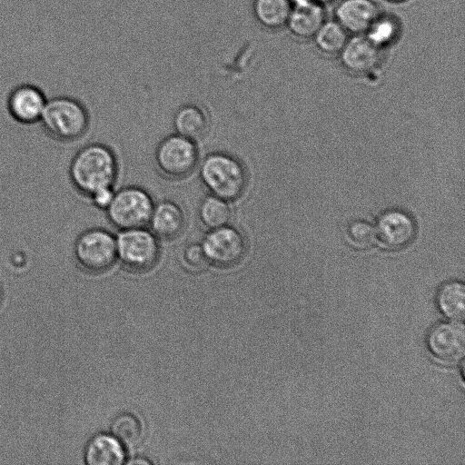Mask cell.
<instances>
[{
    "mask_svg": "<svg viewBox=\"0 0 465 465\" xmlns=\"http://www.w3.org/2000/svg\"><path fill=\"white\" fill-rule=\"evenodd\" d=\"M118 174V162L112 149L103 143H89L73 156L68 167L72 186L90 198L95 192L113 188Z\"/></svg>",
    "mask_w": 465,
    "mask_h": 465,
    "instance_id": "6da1fadb",
    "label": "cell"
},
{
    "mask_svg": "<svg viewBox=\"0 0 465 465\" xmlns=\"http://www.w3.org/2000/svg\"><path fill=\"white\" fill-rule=\"evenodd\" d=\"M39 124L52 140L69 143L82 139L90 125L85 105L75 97L58 94L47 99Z\"/></svg>",
    "mask_w": 465,
    "mask_h": 465,
    "instance_id": "7a4b0ae2",
    "label": "cell"
},
{
    "mask_svg": "<svg viewBox=\"0 0 465 465\" xmlns=\"http://www.w3.org/2000/svg\"><path fill=\"white\" fill-rule=\"evenodd\" d=\"M199 174L210 194L230 203L243 195L249 180L243 163L225 152L207 154L200 165Z\"/></svg>",
    "mask_w": 465,
    "mask_h": 465,
    "instance_id": "3957f363",
    "label": "cell"
},
{
    "mask_svg": "<svg viewBox=\"0 0 465 465\" xmlns=\"http://www.w3.org/2000/svg\"><path fill=\"white\" fill-rule=\"evenodd\" d=\"M153 206V198L145 189L131 185L114 192L105 212L109 222L123 231L146 227Z\"/></svg>",
    "mask_w": 465,
    "mask_h": 465,
    "instance_id": "277c9868",
    "label": "cell"
},
{
    "mask_svg": "<svg viewBox=\"0 0 465 465\" xmlns=\"http://www.w3.org/2000/svg\"><path fill=\"white\" fill-rule=\"evenodd\" d=\"M154 163L166 179L179 181L189 177L199 163L196 142L176 133L164 137L156 146Z\"/></svg>",
    "mask_w": 465,
    "mask_h": 465,
    "instance_id": "5b68a950",
    "label": "cell"
},
{
    "mask_svg": "<svg viewBox=\"0 0 465 465\" xmlns=\"http://www.w3.org/2000/svg\"><path fill=\"white\" fill-rule=\"evenodd\" d=\"M73 253L79 266L85 271L104 272L117 259L116 238L104 228H89L75 238Z\"/></svg>",
    "mask_w": 465,
    "mask_h": 465,
    "instance_id": "8992f818",
    "label": "cell"
},
{
    "mask_svg": "<svg viewBox=\"0 0 465 465\" xmlns=\"http://www.w3.org/2000/svg\"><path fill=\"white\" fill-rule=\"evenodd\" d=\"M116 238V254L122 263L135 272L155 265L160 255L158 238L143 228L123 230Z\"/></svg>",
    "mask_w": 465,
    "mask_h": 465,
    "instance_id": "52a82bcc",
    "label": "cell"
},
{
    "mask_svg": "<svg viewBox=\"0 0 465 465\" xmlns=\"http://www.w3.org/2000/svg\"><path fill=\"white\" fill-rule=\"evenodd\" d=\"M201 245L208 262L221 268L237 265L248 248L244 233L231 223L208 230Z\"/></svg>",
    "mask_w": 465,
    "mask_h": 465,
    "instance_id": "ba28073f",
    "label": "cell"
},
{
    "mask_svg": "<svg viewBox=\"0 0 465 465\" xmlns=\"http://www.w3.org/2000/svg\"><path fill=\"white\" fill-rule=\"evenodd\" d=\"M47 99L40 85L31 82L18 83L7 93L6 111L19 124H35L40 122Z\"/></svg>",
    "mask_w": 465,
    "mask_h": 465,
    "instance_id": "9c48e42d",
    "label": "cell"
},
{
    "mask_svg": "<svg viewBox=\"0 0 465 465\" xmlns=\"http://www.w3.org/2000/svg\"><path fill=\"white\" fill-rule=\"evenodd\" d=\"M427 344L431 354L441 362H459L465 352L464 325L459 322L435 325L430 331Z\"/></svg>",
    "mask_w": 465,
    "mask_h": 465,
    "instance_id": "30bf717a",
    "label": "cell"
},
{
    "mask_svg": "<svg viewBox=\"0 0 465 465\" xmlns=\"http://www.w3.org/2000/svg\"><path fill=\"white\" fill-rule=\"evenodd\" d=\"M377 233L383 247L399 250L407 246L415 236V223L407 213L390 211L381 216Z\"/></svg>",
    "mask_w": 465,
    "mask_h": 465,
    "instance_id": "8fae6325",
    "label": "cell"
},
{
    "mask_svg": "<svg viewBox=\"0 0 465 465\" xmlns=\"http://www.w3.org/2000/svg\"><path fill=\"white\" fill-rule=\"evenodd\" d=\"M186 215L182 206L172 200L154 204L149 221L152 232L162 240H176L184 232Z\"/></svg>",
    "mask_w": 465,
    "mask_h": 465,
    "instance_id": "7c38bea8",
    "label": "cell"
},
{
    "mask_svg": "<svg viewBox=\"0 0 465 465\" xmlns=\"http://www.w3.org/2000/svg\"><path fill=\"white\" fill-rule=\"evenodd\" d=\"M335 16L348 33L361 35L379 16V11L371 0H342L336 8Z\"/></svg>",
    "mask_w": 465,
    "mask_h": 465,
    "instance_id": "4fadbf2b",
    "label": "cell"
},
{
    "mask_svg": "<svg viewBox=\"0 0 465 465\" xmlns=\"http://www.w3.org/2000/svg\"><path fill=\"white\" fill-rule=\"evenodd\" d=\"M379 47L365 35L349 39L340 52L343 66L350 72L363 74L374 69L380 60Z\"/></svg>",
    "mask_w": 465,
    "mask_h": 465,
    "instance_id": "5bb4252c",
    "label": "cell"
},
{
    "mask_svg": "<svg viewBox=\"0 0 465 465\" xmlns=\"http://www.w3.org/2000/svg\"><path fill=\"white\" fill-rule=\"evenodd\" d=\"M84 458L88 465H120L124 462L125 451L114 435L100 433L88 441Z\"/></svg>",
    "mask_w": 465,
    "mask_h": 465,
    "instance_id": "9a60e30c",
    "label": "cell"
},
{
    "mask_svg": "<svg viewBox=\"0 0 465 465\" xmlns=\"http://www.w3.org/2000/svg\"><path fill=\"white\" fill-rule=\"evenodd\" d=\"M325 22L322 5L308 3L292 5L286 25L290 32L302 39L312 38Z\"/></svg>",
    "mask_w": 465,
    "mask_h": 465,
    "instance_id": "2e32d148",
    "label": "cell"
},
{
    "mask_svg": "<svg viewBox=\"0 0 465 465\" xmlns=\"http://www.w3.org/2000/svg\"><path fill=\"white\" fill-rule=\"evenodd\" d=\"M175 133L194 142L203 139L210 130V117L195 104L181 106L173 115Z\"/></svg>",
    "mask_w": 465,
    "mask_h": 465,
    "instance_id": "e0dca14e",
    "label": "cell"
},
{
    "mask_svg": "<svg viewBox=\"0 0 465 465\" xmlns=\"http://www.w3.org/2000/svg\"><path fill=\"white\" fill-rule=\"evenodd\" d=\"M292 9V0H253L252 12L263 27L278 29L286 25Z\"/></svg>",
    "mask_w": 465,
    "mask_h": 465,
    "instance_id": "ac0fdd59",
    "label": "cell"
},
{
    "mask_svg": "<svg viewBox=\"0 0 465 465\" xmlns=\"http://www.w3.org/2000/svg\"><path fill=\"white\" fill-rule=\"evenodd\" d=\"M230 203L209 193L198 206V218L201 223L208 230L230 224L232 213Z\"/></svg>",
    "mask_w": 465,
    "mask_h": 465,
    "instance_id": "d6986e66",
    "label": "cell"
},
{
    "mask_svg": "<svg viewBox=\"0 0 465 465\" xmlns=\"http://www.w3.org/2000/svg\"><path fill=\"white\" fill-rule=\"evenodd\" d=\"M440 311L449 319L462 321L465 312V287L460 282L443 284L436 297Z\"/></svg>",
    "mask_w": 465,
    "mask_h": 465,
    "instance_id": "ffe728a7",
    "label": "cell"
},
{
    "mask_svg": "<svg viewBox=\"0 0 465 465\" xmlns=\"http://www.w3.org/2000/svg\"><path fill=\"white\" fill-rule=\"evenodd\" d=\"M313 38L317 48L329 55L339 54L349 40L348 32L337 21H325Z\"/></svg>",
    "mask_w": 465,
    "mask_h": 465,
    "instance_id": "44dd1931",
    "label": "cell"
},
{
    "mask_svg": "<svg viewBox=\"0 0 465 465\" xmlns=\"http://www.w3.org/2000/svg\"><path fill=\"white\" fill-rule=\"evenodd\" d=\"M113 435L124 445L133 447L138 444L142 437V425L131 413L118 415L112 423Z\"/></svg>",
    "mask_w": 465,
    "mask_h": 465,
    "instance_id": "7402d4cb",
    "label": "cell"
},
{
    "mask_svg": "<svg viewBox=\"0 0 465 465\" xmlns=\"http://www.w3.org/2000/svg\"><path fill=\"white\" fill-rule=\"evenodd\" d=\"M398 26L390 17L378 16L366 32V36L379 48L389 45L396 37Z\"/></svg>",
    "mask_w": 465,
    "mask_h": 465,
    "instance_id": "603a6c76",
    "label": "cell"
},
{
    "mask_svg": "<svg viewBox=\"0 0 465 465\" xmlns=\"http://www.w3.org/2000/svg\"><path fill=\"white\" fill-rule=\"evenodd\" d=\"M346 237L352 246L365 249L374 243L376 234L371 224L366 222L356 221L347 227Z\"/></svg>",
    "mask_w": 465,
    "mask_h": 465,
    "instance_id": "cb8c5ba5",
    "label": "cell"
},
{
    "mask_svg": "<svg viewBox=\"0 0 465 465\" xmlns=\"http://www.w3.org/2000/svg\"><path fill=\"white\" fill-rule=\"evenodd\" d=\"M183 261L186 266L193 270H201L208 263L201 243H190L183 251Z\"/></svg>",
    "mask_w": 465,
    "mask_h": 465,
    "instance_id": "d4e9b609",
    "label": "cell"
},
{
    "mask_svg": "<svg viewBox=\"0 0 465 465\" xmlns=\"http://www.w3.org/2000/svg\"><path fill=\"white\" fill-rule=\"evenodd\" d=\"M114 194V191L113 188H104L95 192L89 199L96 208L105 211L109 206Z\"/></svg>",
    "mask_w": 465,
    "mask_h": 465,
    "instance_id": "484cf974",
    "label": "cell"
},
{
    "mask_svg": "<svg viewBox=\"0 0 465 465\" xmlns=\"http://www.w3.org/2000/svg\"><path fill=\"white\" fill-rule=\"evenodd\" d=\"M332 0H292L293 5H302V4H308V3H317L320 5L329 3Z\"/></svg>",
    "mask_w": 465,
    "mask_h": 465,
    "instance_id": "4316f807",
    "label": "cell"
},
{
    "mask_svg": "<svg viewBox=\"0 0 465 465\" xmlns=\"http://www.w3.org/2000/svg\"><path fill=\"white\" fill-rule=\"evenodd\" d=\"M128 463L133 464V465H139V464L147 465V464H150V461L145 459H143V458H138V459L134 458L133 460L129 461Z\"/></svg>",
    "mask_w": 465,
    "mask_h": 465,
    "instance_id": "83f0119b",
    "label": "cell"
},
{
    "mask_svg": "<svg viewBox=\"0 0 465 465\" xmlns=\"http://www.w3.org/2000/svg\"><path fill=\"white\" fill-rule=\"evenodd\" d=\"M388 1L394 2V3H401V2L407 1V0H388Z\"/></svg>",
    "mask_w": 465,
    "mask_h": 465,
    "instance_id": "f1b7e54d",
    "label": "cell"
},
{
    "mask_svg": "<svg viewBox=\"0 0 465 465\" xmlns=\"http://www.w3.org/2000/svg\"><path fill=\"white\" fill-rule=\"evenodd\" d=\"M0 300H1V292H0Z\"/></svg>",
    "mask_w": 465,
    "mask_h": 465,
    "instance_id": "f546056e",
    "label": "cell"
}]
</instances>
